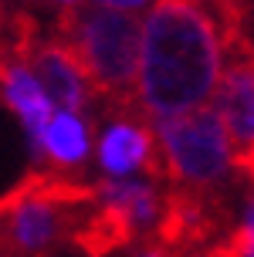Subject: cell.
Listing matches in <instances>:
<instances>
[{"label":"cell","instance_id":"1","mask_svg":"<svg viewBox=\"0 0 254 257\" xmlns=\"http://www.w3.org/2000/svg\"><path fill=\"white\" fill-rule=\"evenodd\" d=\"M224 68V24L210 0H152L139 31L136 105L146 118L210 105Z\"/></svg>","mask_w":254,"mask_h":257},{"label":"cell","instance_id":"2","mask_svg":"<svg viewBox=\"0 0 254 257\" xmlns=\"http://www.w3.org/2000/svg\"><path fill=\"white\" fill-rule=\"evenodd\" d=\"M139 31L142 21L132 11L81 4V0L64 4L54 17V38L75 54L92 85V95L112 115L139 112L136 105Z\"/></svg>","mask_w":254,"mask_h":257},{"label":"cell","instance_id":"3","mask_svg":"<svg viewBox=\"0 0 254 257\" xmlns=\"http://www.w3.org/2000/svg\"><path fill=\"white\" fill-rule=\"evenodd\" d=\"M95 203V183L54 169L31 173L0 196V257H51L58 244H71Z\"/></svg>","mask_w":254,"mask_h":257},{"label":"cell","instance_id":"4","mask_svg":"<svg viewBox=\"0 0 254 257\" xmlns=\"http://www.w3.org/2000/svg\"><path fill=\"white\" fill-rule=\"evenodd\" d=\"M152 136H156L163 183H170V190L197 193V196L220 193L234 169V153L214 105L152 118Z\"/></svg>","mask_w":254,"mask_h":257},{"label":"cell","instance_id":"5","mask_svg":"<svg viewBox=\"0 0 254 257\" xmlns=\"http://www.w3.org/2000/svg\"><path fill=\"white\" fill-rule=\"evenodd\" d=\"M214 108L230 139L234 169L254 156V44L247 31L224 38V68L214 88Z\"/></svg>","mask_w":254,"mask_h":257},{"label":"cell","instance_id":"6","mask_svg":"<svg viewBox=\"0 0 254 257\" xmlns=\"http://www.w3.org/2000/svg\"><path fill=\"white\" fill-rule=\"evenodd\" d=\"M99 163H102V169H105L109 176L146 173L149 180L163 183L152 122L146 115H139V112H132V115H112V122L102 128Z\"/></svg>","mask_w":254,"mask_h":257},{"label":"cell","instance_id":"7","mask_svg":"<svg viewBox=\"0 0 254 257\" xmlns=\"http://www.w3.org/2000/svg\"><path fill=\"white\" fill-rule=\"evenodd\" d=\"M92 139H89V122L78 112H51L44 128L34 139V153L41 159H48L54 169H78L89 159Z\"/></svg>","mask_w":254,"mask_h":257},{"label":"cell","instance_id":"8","mask_svg":"<svg viewBox=\"0 0 254 257\" xmlns=\"http://www.w3.org/2000/svg\"><path fill=\"white\" fill-rule=\"evenodd\" d=\"M0 95L17 112V118L24 122L27 136L34 142L38 132L44 128V122H48V115L54 112V105L44 95V88L38 85V78L27 71V64H21L17 58H11L4 64V71H0Z\"/></svg>","mask_w":254,"mask_h":257},{"label":"cell","instance_id":"9","mask_svg":"<svg viewBox=\"0 0 254 257\" xmlns=\"http://www.w3.org/2000/svg\"><path fill=\"white\" fill-rule=\"evenodd\" d=\"M92 4H102V7H119V11H139L149 0H92Z\"/></svg>","mask_w":254,"mask_h":257},{"label":"cell","instance_id":"10","mask_svg":"<svg viewBox=\"0 0 254 257\" xmlns=\"http://www.w3.org/2000/svg\"><path fill=\"white\" fill-rule=\"evenodd\" d=\"M7 61H11V48H7V41H0V71H4Z\"/></svg>","mask_w":254,"mask_h":257},{"label":"cell","instance_id":"11","mask_svg":"<svg viewBox=\"0 0 254 257\" xmlns=\"http://www.w3.org/2000/svg\"><path fill=\"white\" fill-rule=\"evenodd\" d=\"M139 257H166V250H163V247H156V244H152L149 250H146V254H139Z\"/></svg>","mask_w":254,"mask_h":257},{"label":"cell","instance_id":"12","mask_svg":"<svg viewBox=\"0 0 254 257\" xmlns=\"http://www.w3.org/2000/svg\"><path fill=\"white\" fill-rule=\"evenodd\" d=\"M0 24H4V14H0Z\"/></svg>","mask_w":254,"mask_h":257},{"label":"cell","instance_id":"13","mask_svg":"<svg viewBox=\"0 0 254 257\" xmlns=\"http://www.w3.org/2000/svg\"><path fill=\"white\" fill-rule=\"evenodd\" d=\"M210 4H214V0H210Z\"/></svg>","mask_w":254,"mask_h":257}]
</instances>
